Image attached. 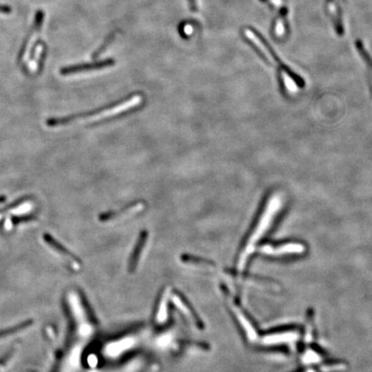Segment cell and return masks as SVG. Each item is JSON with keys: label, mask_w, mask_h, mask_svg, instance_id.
I'll return each instance as SVG.
<instances>
[{"label": "cell", "mask_w": 372, "mask_h": 372, "mask_svg": "<svg viewBox=\"0 0 372 372\" xmlns=\"http://www.w3.org/2000/svg\"><path fill=\"white\" fill-rule=\"evenodd\" d=\"M34 324H35L34 320L28 319L18 323L17 325L12 326V327L6 328L3 330H0V340H5V339H7L8 337L15 335V334H20L22 332L31 328Z\"/></svg>", "instance_id": "cell-6"}, {"label": "cell", "mask_w": 372, "mask_h": 372, "mask_svg": "<svg viewBox=\"0 0 372 372\" xmlns=\"http://www.w3.org/2000/svg\"><path fill=\"white\" fill-rule=\"evenodd\" d=\"M307 372H315V371H313V370H311V371H307Z\"/></svg>", "instance_id": "cell-14"}, {"label": "cell", "mask_w": 372, "mask_h": 372, "mask_svg": "<svg viewBox=\"0 0 372 372\" xmlns=\"http://www.w3.org/2000/svg\"><path fill=\"white\" fill-rule=\"evenodd\" d=\"M12 12V8L10 6L6 5H0V13L4 14H10Z\"/></svg>", "instance_id": "cell-11"}, {"label": "cell", "mask_w": 372, "mask_h": 372, "mask_svg": "<svg viewBox=\"0 0 372 372\" xmlns=\"http://www.w3.org/2000/svg\"><path fill=\"white\" fill-rule=\"evenodd\" d=\"M144 97L142 93H134L130 95L128 98H122L121 100L115 103H111L105 107H102L100 109H95L94 111L90 112L80 113L74 115H67L63 117H53L47 119L46 124L48 127H59L72 121L84 119L90 121H99L105 119L111 118L114 116L122 115L125 113L131 111V109H135L143 103Z\"/></svg>", "instance_id": "cell-2"}, {"label": "cell", "mask_w": 372, "mask_h": 372, "mask_svg": "<svg viewBox=\"0 0 372 372\" xmlns=\"http://www.w3.org/2000/svg\"><path fill=\"white\" fill-rule=\"evenodd\" d=\"M115 59H106L99 61L86 63V64H78V65L69 66L60 69V74L64 76L72 75V74H81L86 72L97 71L103 68H109L115 65Z\"/></svg>", "instance_id": "cell-3"}, {"label": "cell", "mask_w": 372, "mask_h": 372, "mask_svg": "<svg viewBox=\"0 0 372 372\" xmlns=\"http://www.w3.org/2000/svg\"><path fill=\"white\" fill-rule=\"evenodd\" d=\"M43 19H44V12H43V11H38V12H36L35 23H34L35 30L39 31V30H41L42 24H43Z\"/></svg>", "instance_id": "cell-10"}, {"label": "cell", "mask_w": 372, "mask_h": 372, "mask_svg": "<svg viewBox=\"0 0 372 372\" xmlns=\"http://www.w3.org/2000/svg\"><path fill=\"white\" fill-rule=\"evenodd\" d=\"M6 200V196H0V204H3V203H5Z\"/></svg>", "instance_id": "cell-13"}, {"label": "cell", "mask_w": 372, "mask_h": 372, "mask_svg": "<svg viewBox=\"0 0 372 372\" xmlns=\"http://www.w3.org/2000/svg\"><path fill=\"white\" fill-rule=\"evenodd\" d=\"M115 32H112L111 34H109L108 37H107L103 43L99 46L98 49L95 51L94 53H92V59H97L98 57L100 56L101 54L106 50L107 47H109L110 43L112 42L113 40L115 38Z\"/></svg>", "instance_id": "cell-9"}, {"label": "cell", "mask_w": 372, "mask_h": 372, "mask_svg": "<svg viewBox=\"0 0 372 372\" xmlns=\"http://www.w3.org/2000/svg\"><path fill=\"white\" fill-rule=\"evenodd\" d=\"M265 254L268 255H277V256H284L285 254H301L304 251V245L300 243L290 242L284 243L278 245H267L261 249Z\"/></svg>", "instance_id": "cell-4"}, {"label": "cell", "mask_w": 372, "mask_h": 372, "mask_svg": "<svg viewBox=\"0 0 372 372\" xmlns=\"http://www.w3.org/2000/svg\"><path fill=\"white\" fill-rule=\"evenodd\" d=\"M43 239H44L45 242L47 243V245L53 248L54 251H56L57 253H59V254H61V256L68 259L70 261H75V258L70 254V252H68L60 243L58 242L56 239H53V237L51 236L49 233H44L43 235ZM76 263V262H74Z\"/></svg>", "instance_id": "cell-7"}, {"label": "cell", "mask_w": 372, "mask_h": 372, "mask_svg": "<svg viewBox=\"0 0 372 372\" xmlns=\"http://www.w3.org/2000/svg\"><path fill=\"white\" fill-rule=\"evenodd\" d=\"M282 205L283 200L278 193L272 194L266 200L263 210L260 213L251 231L249 232L247 238L243 245L242 250L240 252L238 260V266L239 268H241L240 270H243L246 266L247 261H249L252 254L256 249L260 239H262V237L265 236L267 231L272 227L275 218L278 216V213L280 212Z\"/></svg>", "instance_id": "cell-1"}, {"label": "cell", "mask_w": 372, "mask_h": 372, "mask_svg": "<svg viewBox=\"0 0 372 372\" xmlns=\"http://www.w3.org/2000/svg\"><path fill=\"white\" fill-rule=\"evenodd\" d=\"M187 1H188L190 10H191L192 12H198V5H197V1H196V0H187Z\"/></svg>", "instance_id": "cell-12"}, {"label": "cell", "mask_w": 372, "mask_h": 372, "mask_svg": "<svg viewBox=\"0 0 372 372\" xmlns=\"http://www.w3.org/2000/svg\"><path fill=\"white\" fill-rule=\"evenodd\" d=\"M17 351H18L17 347H13L6 355H4L3 357L0 358V371H2L3 369L7 368L10 363H12V361L14 359V357L17 354Z\"/></svg>", "instance_id": "cell-8"}, {"label": "cell", "mask_w": 372, "mask_h": 372, "mask_svg": "<svg viewBox=\"0 0 372 372\" xmlns=\"http://www.w3.org/2000/svg\"><path fill=\"white\" fill-rule=\"evenodd\" d=\"M145 204L143 201H136L128 204L127 206L124 207L122 209L119 210H115V211H109V212L103 213L99 216V219L102 222H108L109 220L116 218V217H121V216H125L130 213L139 212L141 210H143L145 208Z\"/></svg>", "instance_id": "cell-5"}]
</instances>
